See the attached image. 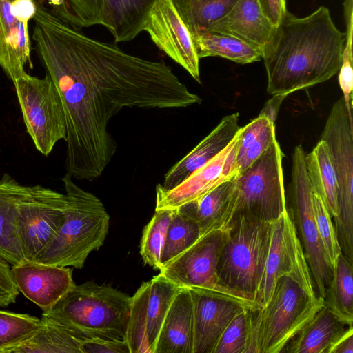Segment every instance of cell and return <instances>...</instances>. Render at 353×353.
Listing matches in <instances>:
<instances>
[{"label":"cell","mask_w":353,"mask_h":353,"mask_svg":"<svg viewBox=\"0 0 353 353\" xmlns=\"http://www.w3.org/2000/svg\"><path fill=\"white\" fill-rule=\"evenodd\" d=\"M282 159L283 152L276 139L239 173L236 179L234 214H243L271 223L287 210Z\"/></svg>","instance_id":"obj_7"},{"label":"cell","mask_w":353,"mask_h":353,"mask_svg":"<svg viewBox=\"0 0 353 353\" xmlns=\"http://www.w3.org/2000/svg\"><path fill=\"white\" fill-rule=\"evenodd\" d=\"M265 17L276 27L286 12L285 0H257Z\"/></svg>","instance_id":"obj_42"},{"label":"cell","mask_w":353,"mask_h":353,"mask_svg":"<svg viewBox=\"0 0 353 353\" xmlns=\"http://www.w3.org/2000/svg\"><path fill=\"white\" fill-rule=\"evenodd\" d=\"M193 303V353H212L228 324L248 307L211 292L190 288Z\"/></svg>","instance_id":"obj_18"},{"label":"cell","mask_w":353,"mask_h":353,"mask_svg":"<svg viewBox=\"0 0 353 353\" xmlns=\"http://www.w3.org/2000/svg\"><path fill=\"white\" fill-rule=\"evenodd\" d=\"M12 0H0V65L14 82L30 68L31 43L28 28L13 14Z\"/></svg>","instance_id":"obj_23"},{"label":"cell","mask_w":353,"mask_h":353,"mask_svg":"<svg viewBox=\"0 0 353 353\" xmlns=\"http://www.w3.org/2000/svg\"><path fill=\"white\" fill-rule=\"evenodd\" d=\"M345 34L321 6L298 17L288 10L262 52L270 94H287L324 82L339 72Z\"/></svg>","instance_id":"obj_2"},{"label":"cell","mask_w":353,"mask_h":353,"mask_svg":"<svg viewBox=\"0 0 353 353\" xmlns=\"http://www.w3.org/2000/svg\"><path fill=\"white\" fill-rule=\"evenodd\" d=\"M287 94H274L264 105L259 116L267 118L270 122L274 123L279 110L283 101L287 97Z\"/></svg>","instance_id":"obj_45"},{"label":"cell","mask_w":353,"mask_h":353,"mask_svg":"<svg viewBox=\"0 0 353 353\" xmlns=\"http://www.w3.org/2000/svg\"><path fill=\"white\" fill-rule=\"evenodd\" d=\"M283 276L294 279L312 297L316 294L294 221L288 209L271 222L268 253L261 283L254 302L262 308L268 303L277 281Z\"/></svg>","instance_id":"obj_11"},{"label":"cell","mask_w":353,"mask_h":353,"mask_svg":"<svg viewBox=\"0 0 353 353\" xmlns=\"http://www.w3.org/2000/svg\"><path fill=\"white\" fill-rule=\"evenodd\" d=\"M41 319L28 314L0 310V353H7L11 347L34 333Z\"/></svg>","instance_id":"obj_34"},{"label":"cell","mask_w":353,"mask_h":353,"mask_svg":"<svg viewBox=\"0 0 353 353\" xmlns=\"http://www.w3.org/2000/svg\"><path fill=\"white\" fill-rule=\"evenodd\" d=\"M173 210H155L143 230L140 254L143 262L156 270L161 268V258Z\"/></svg>","instance_id":"obj_33"},{"label":"cell","mask_w":353,"mask_h":353,"mask_svg":"<svg viewBox=\"0 0 353 353\" xmlns=\"http://www.w3.org/2000/svg\"><path fill=\"white\" fill-rule=\"evenodd\" d=\"M82 341L63 325L42 314L37 330L9 348L7 353H81Z\"/></svg>","instance_id":"obj_27"},{"label":"cell","mask_w":353,"mask_h":353,"mask_svg":"<svg viewBox=\"0 0 353 353\" xmlns=\"http://www.w3.org/2000/svg\"><path fill=\"white\" fill-rule=\"evenodd\" d=\"M191 34L206 31L237 0H172Z\"/></svg>","instance_id":"obj_31"},{"label":"cell","mask_w":353,"mask_h":353,"mask_svg":"<svg viewBox=\"0 0 353 353\" xmlns=\"http://www.w3.org/2000/svg\"><path fill=\"white\" fill-rule=\"evenodd\" d=\"M305 160L312 190L322 199L334 219L338 215L339 187L327 143L321 139L312 151L305 154Z\"/></svg>","instance_id":"obj_28"},{"label":"cell","mask_w":353,"mask_h":353,"mask_svg":"<svg viewBox=\"0 0 353 353\" xmlns=\"http://www.w3.org/2000/svg\"><path fill=\"white\" fill-rule=\"evenodd\" d=\"M274 28L263 14L257 0H237L206 31L232 35L263 52Z\"/></svg>","instance_id":"obj_20"},{"label":"cell","mask_w":353,"mask_h":353,"mask_svg":"<svg viewBox=\"0 0 353 353\" xmlns=\"http://www.w3.org/2000/svg\"><path fill=\"white\" fill-rule=\"evenodd\" d=\"M346 23L345 41L343 51L342 64L339 71V82L343 92V100L349 117H352V89H353V68H352V29L353 14L347 13L345 15Z\"/></svg>","instance_id":"obj_37"},{"label":"cell","mask_w":353,"mask_h":353,"mask_svg":"<svg viewBox=\"0 0 353 353\" xmlns=\"http://www.w3.org/2000/svg\"><path fill=\"white\" fill-rule=\"evenodd\" d=\"M71 15L70 26L88 28L103 25L105 0H65Z\"/></svg>","instance_id":"obj_38"},{"label":"cell","mask_w":353,"mask_h":353,"mask_svg":"<svg viewBox=\"0 0 353 353\" xmlns=\"http://www.w3.org/2000/svg\"><path fill=\"white\" fill-rule=\"evenodd\" d=\"M12 10L14 17L26 28L37 11L36 0H12Z\"/></svg>","instance_id":"obj_43"},{"label":"cell","mask_w":353,"mask_h":353,"mask_svg":"<svg viewBox=\"0 0 353 353\" xmlns=\"http://www.w3.org/2000/svg\"><path fill=\"white\" fill-rule=\"evenodd\" d=\"M191 35L199 59L221 57L241 64L262 59L260 50L230 34L201 31Z\"/></svg>","instance_id":"obj_29"},{"label":"cell","mask_w":353,"mask_h":353,"mask_svg":"<svg viewBox=\"0 0 353 353\" xmlns=\"http://www.w3.org/2000/svg\"><path fill=\"white\" fill-rule=\"evenodd\" d=\"M348 326L325 305L299 332L283 352L327 353L334 340Z\"/></svg>","instance_id":"obj_25"},{"label":"cell","mask_w":353,"mask_h":353,"mask_svg":"<svg viewBox=\"0 0 353 353\" xmlns=\"http://www.w3.org/2000/svg\"><path fill=\"white\" fill-rule=\"evenodd\" d=\"M130 302L131 296L110 285L87 281L75 285L50 310L42 314L81 340H125Z\"/></svg>","instance_id":"obj_4"},{"label":"cell","mask_w":353,"mask_h":353,"mask_svg":"<svg viewBox=\"0 0 353 353\" xmlns=\"http://www.w3.org/2000/svg\"><path fill=\"white\" fill-rule=\"evenodd\" d=\"M11 267L0 255V307L14 303L19 294L12 275Z\"/></svg>","instance_id":"obj_41"},{"label":"cell","mask_w":353,"mask_h":353,"mask_svg":"<svg viewBox=\"0 0 353 353\" xmlns=\"http://www.w3.org/2000/svg\"><path fill=\"white\" fill-rule=\"evenodd\" d=\"M312 201L314 220L325 260L332 272L337 259L342 252L335 227L322 199L313 191Z\"/></svg>","instance_id":"obj_35"},{"label":"cell","mask_w":353,"mask_h":353,"mask_svg":"<svg viewBox=\"0 0 353 353\" xmlns=\"http://www.w3.org/2000/svg\"><path fill=\"white\" fill-rule=\"evenodd\" d=\"M81 353H130L125 340L92 338L83 340Z\"/></svg>","instance_id":"obj_40"},{"label":"cell","mask_w":353,"mask_h":353,"mask_svg":"<svg viewBox=\"0 0 353 353\" xmlns=\"http://www.w3.org/2000/svg\"><path fill=\"white\" fill-rule=\"evenodd\" d=\"M239 114L224 117L219 123L164 176L162 188L172 189L222 152L236 137L240 127Z\"/></svg>","instance_id":"obj_19"},{"label":"cell","mask_w":353,"mask_h":353,"mask_svg":"<svg viewBox=\"0 0 353 353\" xmlns=\"http://www.w3.org/2000/svg\"><path fill=\"white\" fill-rule=\"evenodd\" d=\"M327 353H353V327L348 326L334 340Z\"/></svg>","instance_id":"obj_44"},{"label":"cell","mask_w":353,"mask_h":353,"mask_svg":"<svg viewBox=\"0 0 353 353\" xmlns=\"http://www.w3.org/2000/svg\"><path fill=\"white\" fill-rule=\"evenodd\" d=\"M352 265L342 252L339 254L324 299L329 309L348 325L353 323Z\"/></svg>","instance_id":"obj_30"},{"label":"cell","mask_w":353,"mask_h":353,"mask_svg":"<svg viewBox=\"0 0 353 353\" xmlns=\"http://www.w3.org/2000/svg\"><path fill=\"white\" fill-rule=\"evenodd\" d=\"M193 303L189 288H180L168 308L154 353H193Z\"/></svg>","instance_id":"obj_22"},{"label":"cell","mask_w":353,"mask_h":353,"mask_svg":"<svg viewBox=\"0 0 353 353\" xmlns=\"http://www.w3.org/2000/svg\"><path fill=\"white\" fill-rule=\"evenodd\" d=\"M236 179L223 182L198 200L179 208L196 221L200 237L229 228L235 211Z\"/></svg>","instance_id":"obj_21"},{"label":"cell","mask_w":353,"mask_h":353,"mask_svg":"<svg viewBox=\"0 0 353 353\" xmlns=\"http://www.w3.org/2000/svg\"><path fill=\"white\" fill-rule=\"evenodd\" d=\"M238 138L239 132L222 152L176 187L165 190L158 184L155 210L177 209L198 200L223 182L237 177L239 172L235 160Z\"/></svg>","instance_id":"obj_16"},{"label":"cell","mask_w":353,"mask_h":353,"mask_svg":"<svg viewBox=\"0 0 353 353\" xmlns=\"http://www.w3.org/2000/svg\"><path fill=\"white\" fill-rule=\"evenodd\" d=\"M179 289L159 273L131 296L125 339L130 353H154L167 312Z\"/></svg>","instance_id":"obj_13"},{"label":"cell","mask_w":353,"mask_h":353,"mask_svg":"<svg viewBox=\"0 0 353 353\" xmlns=\"http://www.w3.org/2000/svg\"><path fill=\"white\" fill-rule=\"evenodd\" d=\"M20 292L40 307L50 310L74 287L72 270L67 267L26 260L11 267Z\"/></svg>","instance_id":"obj_17"},{"label":"cell","mask_w":353,"mask_h":353,"mask_svg":"<svg viewBox=\"0 0 353 353\" xmlns=\"http://www.w3.org/2000/svg\"><path fill=\"white\" fill-rule=\"evenodd\" d=\"M200 238L196 221L180 209L173 210L161 258V267L190 248Z\"/></svg>","instance_id":"obj_32"},{"label":"cell","mask_w":353,"mask_h":353,"mask_svg":"<svg viewBox=\"0 0 353 353\" xmlns=\"http://www.w3.org/2000/svg\"><path fill=\"white\" fill-rule=\"evenodd\" d=\"M249 309L241 311L228 324L212 353H246L250 332Z\"/></svg>","instance_id":"obj_36"},{"label":"cell","mask_w":353,"mask_h":353,"mask_svg":"<svg viewBox=\"0 0 353 353\" xmlns=\"http://www.w3.org/2000/svg\"><path fill=\"white\" fill-rule=\"evenodd\" d=\"M321 140L327 145L336 174L339 195L338 215L334 227L342 252L353 256V120L343 98L330 111Z\"/></svg>","instance_id":"obj_8"},{"label":"cell","mask_w":353,"mask_h":353,"mask_svg":"<svg viewBox=\"0 0 353 353\" xmlns=\"http://www.w3.org/2000/svg\"><path fill=\"white\" fill-rule=\"evenodd\" d=\"M143 31L154 43L201 83L199 58L192 35L172 0H159L150 10Z\"/></svg>","instance_id":"obj_15"},{"label":"cell","mask_w":353,"mask_h":353,"mask_svg":"<svg viewBox=\"0 0 353 353\" xmlns=\"http://www.w3.org/2000/svg\"><path fill=\"white\" fill-rule=\"evenodd\" d=\"M61 179L65 190L64 221L34 261L81 269L88 255L103 245L110 216L99 199L79 187L69 173Z\"/></svg>","instance_id":"obj_3"},{"label":"cell","mask_w":353,"mask_h":353,"mask_svg":"<svg viewBox=\"0 0 353 353\" xmlns=\"http://www.w3.org/2000/svg\"><path fill=\"white\" fill-rule=\"evenodd\" d=\"M30 189L5 173L0 179V255L12 266L24 262L18 228L19 205Z\"/></svg>","instance_id":"obj_24"},{"label":"cell","mask_w":353,"mask_h":353,"mask_svg":"<svg viewBox=\"0 0 353 353\" xmlns=\"http://www.w3.org/2000/svg\"><path fill=\"white\" fill-rule=\"evenodd\" d=\"M270 234L271 223L234 214L217 266L223 285L254 302L264 272Z\"/></svg>","instance_id":"obj_6"},{"label":"cell","mask_w":353,"mask_h":353,"mask_svg":"<svg viewBox=\"0 0 353 353\" xmlns=\"http://www.w3.org/2000/svg\"><path fill=\"white\" fill-rule=\"evenodd\" d=\"M325 305L292 278L281 276L267 305L251 307L246 353H279Z\"/></svg>","instance_id":"obj_5"},{"label":"cell","mask_w":353,"mask_h":353,"mask_svg":"<svg viewBox=\"0 0 353 353\" xmlns=\"http://www.w3.org/2000/svg\"><path fill=\"white\" fill-rule=\"evenodd\" d=\"M276 139L275 125L269 123L253 144L247 150L243 158L236 163L239 174L250 166Z\"/></svg>","instance_id":"obj_39"},{"label":"cell","mask_w":353,"mask_h":353,"mask_svg":"<svg viewBox=\"0 0 353 353\" xmlns=\"http://www.w3.org/2000/svg\"><path fill=\"white\" fill-rule=\"evenodd\" d=\"M65 194L41 185L30 186L19 205L18 228L26 260L34 261L64 221Z\"/></svg>","instance_id":"obj_14"},{"label":"cell","mask_w":353,"mask_h":353,"mask_svg":"<svg viewBox=\"0 0 353 353\" xmlns=\"http://www.w3.org/2000/svg\"><path fill=\"white\" fill-rule=\"evenodd\" d=\"M36 2L32 39L63 104L66 172L72 178L92 181L103 173L117 150L108 124L122 108H185L201 102L163 61L92 39Z\"/></svg>","instance_id":"obj_1"},{"label":"cell","mask_w":353,"mask_h":353,"mask_svg":"<svg viewBox=\"0 0 353 353\" xmlns=\"http://www.w3.org/2000/svg\"><path fill=\"white\" fill-rule=\"evenodd\" d=\"M227 230L201 236L190 248L163 265L159 270L160 274L179 288L203 289L248 307H254L256 305L253 301L220 283L217 266Z\"/></svg>","instance_id":"obj_10"},{"label":"cell","mask_w":353,"mask_h":353,"mask_svg":"<svg viewBox=\"0 0 353 353\" xmlns=\"http://www.w3.org/2000/svg\"><path fill=\"white\" fill-rule=\"evenodd\" d=\"M27 132L37 150L48 156L55 144L66 139L63 104L49 75L41 79L24 73L14 82Z\"/></svg>","instance_id":"obj_9"},{"label":"cell","mask_w":353,"mask_h":353,"mask_svg":"<svg viewBox=\"0 0 353 353\" xmlns=\"http://www.w3.org/2000/svg\"><path fill=\"white\" fill-rule=\"evenodd\" d=\"M305 153L301 145L292 154L290 197L292 214L298 223L301 244L319 296L325 299L332 271L324 254L312 208V190L305 166Z\"/></svg>","instance_id":"obj_12"},{"label":"cell","mask_w":353,"mask_h":353,"mask_svg":"<svg viewBox=\"0 0 353 353\" xmlns=\"http://www.w3.org/2000/svg\"><path fill=\"white\" fill-rule=\"evenodd\" d=\"M159 0H105L103 22L115 42L134 39L143 31L148 14Z\"/></svg>","instance_id":"obj_26"}]
</instances>
